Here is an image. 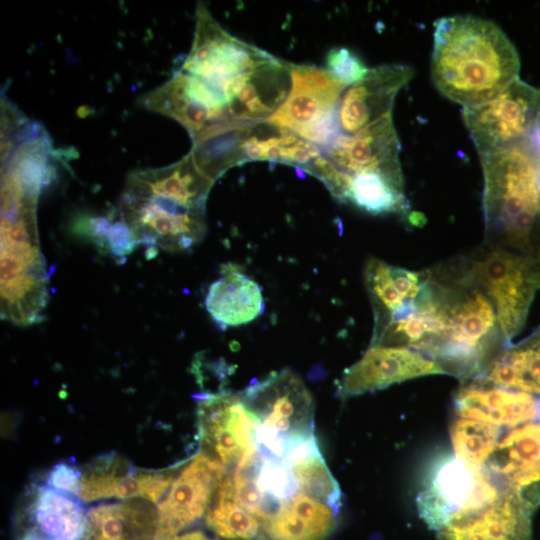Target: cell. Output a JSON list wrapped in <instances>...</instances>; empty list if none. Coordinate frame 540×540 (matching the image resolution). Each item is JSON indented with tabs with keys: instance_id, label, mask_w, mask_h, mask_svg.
Here are the masks:
<instances>
[{
	"instance_id": "cell-25",
	"label": "cell",
	"mask_w": 540,
	"mask_h": 540,
	"mask_svg": "<svg viewBox=\"0 0 540 540\" xmlns=\"http://www.w3.org/2000/svg\"><path fill=\"white\" fill-rule=\"evenodd\" d=\"M338 508L299 492L263 525L268 540H325L335 529Z\"/></svg>"
},
{
	"instance_id": "cell-30",
	"label": "cell",
	"mask_w": 540,
	"mask_h": 540,
	"mask_svg": "<svg viewBox=\"0 0 540 540\" xmlns=\"http://www.w3.org/2000/svg\"><path fill=\"white\" fill-rule=\"evenodd\" d=\"M205 523L215 534L229 540H252L258 535L261 524L238 504L233 480L226 475L212 495Z\"/></svg>"
},
{
	"instance_id": "cell-24",
	"label": "cell",
	"mask_w": 540,
	"mask_h": 540,
	"mask_svg": "<svg viewBox=\"0 0 540 540\" xmlns=\"http://www.w3.org/2000/svg\"><path fill=\"white\" fill-rule=\"evenodd\" d=\"M82 540H155L159 515L146 500H126L87 509Z\"/></svg>"
},
{
	"instance_id": "cell-3",
	"label": "cell",
	"mask_w": 540,
	"mask_h": 540,
	"mask_svg": "<svg viewBox=\"0 0 540 540\" xmlns=\"http://www.w3.org/2000/svg\"><path fill=\"white\" fill-rule=\"evenodd\" d=\"M479 156L483 243L540 258V186L526 142Z\"/></svg>"
},
{
	"instance_id": "cell-2",
	"label": "cell",
	"mask_w": 540,
	"mask_h": 540,
	"mask_svg": "<svg viewBox=\"0 0 540 540\" xmlns=\"http://www.w3.org/2000/svg\"><path fill=\"white\" fill-rule=\"evenodd\" d=\"M438 285L445 325L432 359L445 374L463 381L480 376L509 345L488 296L468 277L459 257L428 270Z\"/></svg>"
},
{
	"instance_id": "cell-38",
	"label": "cell",
	"mask_w": 540,
	"mask_h": 540,
	"mask_svg": "<svg viewBox=\"0 0 540 540\" xmlns=\"http://www.w3.org/2000/svg\"><path fill=\"white\" fill-rule=\"evenodd\" d=\"M526 144L534 160L540 186V113L528 135Z\"/></svg>"
},
{
	"instance_id": "cell-27",
	"label": "cell",
	"mask_w": 540,
	"mask_h": 540,
	"mask_svg": "<svg viewBox=\"0 0 540 540\" xmlns=\"http://www.w3.org/2000/svg\"><path fill=\"white\" fill-rule=\"evenodd\" d=\"M251 125L252 122H220L193 137L189 153L199 171L214 182L228 169L245 163L244 144Z\"/></svg>"
},
{
	"instance_id": "cell-18",
	"label": "cell",
	"mask_w": 540,
	"mask_h": 540,
	"mask_svg": "<svg viewBox=\"0 0 540 540\" xmlns=\"http://www.w3.org/2000/svg\"><path fill=\"white\" fill-rule=\"evenodd\" d=\"M485 468L535 511L540 505V419L509 429Z\"/></svg>"
},
{
	"instance_id": "cell-23",
	"label": "cell",
	"mask_w": 540,
	"mask_h": 540,
	"mask_svg": "<svg viewBox=\"0 0 540 540\" xmlns=\"http://www.w3.org/2000/svg\"><path fill=\"white\" fill-rule=\"evenodd\" d=\"M205 307L222 328L240 326L263 313L264 300L260 286L237 265L221 267V277L209 287Z\"/></svg>"
},
{
	"instance_id": "cell-35",
	"label": "cell",
	"mask_w": 540,
	"mask_h": 540,
	"mask_svg": "<svg viewBox=\"0 0 540 540\" xmlns=\"http://www.w3.org/2000/svg\"><path fill=\"white\" fill-rule=\"evenodd\" d=\"M81 476L82 469L75 462L64 460L51 467L43 485L78 496Z\"/></svg>"
},
{
	"instance_id": "cell-5",
	"label": "cell",
	"mask_w": 540,
	"mask_h": 540,
	"mask_svg": "<svg viewBox=\"0 0 540 540\" xmlns=\"http://www.w3.org/2000/svg\"><path fill=\"white\" fill-rule=\"evenodd\" d=\"M468 277L492 302L508 344L524 327L540 290V258L483 243L459 257Z\"/></svg>"
},
{
	"instance_id": "cell-9",
	"label": "cell",
	"mask_w": 540,
	"mask_h": 540,
	"mask_svg": "<svg viewBox=\"0 0 540 540\" xmlns=\"http://www.w3.org/2000/svg\"><path fill=\"white\" fill-rule=\"evenodd\" d=\"M496 478L485 468L471 466L456 455L440 459L416 502L424 522L439 529L453 515L493 498L501 489Z\"/></svg>"
},
{
	"instance_id": "cell-31",
	"label": "cell",
	"mask_w": 540,
	"mask_h": 540,
	"mask_svg": "<svg viewBox=\"0 0 540 540\" xmlns=\"http://www.w3.org/2000/svg\"><path fill=\"white\" fill-rule=\"evenodd\" d=\"M350 177L346 203H352L373 215L392 213L409 215L404 184L375 172Z\"/></svg>"
},
{
	"instance_id": "cell-7",
	"label": "cell",
	"mask_w": 540,
	"mask_h": 540,
	"mask_svg": "<svg viewBox=\"0 0 540 540\" xmlns=\"http://www.w3.org/2000/svg\"><path fill=\"white\" fill-rule=\"evenodd\" d=\"M540 113V90L514 79L491 100L463 108L462 117L479 155L526 142Z\"/></svg>"
},
{
	"instance_id": "cell-1",
	"label": "cell",
	"mask_w": 540,
	"mask_h": 540,
	"mask_svg": "<svg viewBox=\"0 0 540 540\" xmlns=\"http://www.w3.org/2000/svg\"><path fill=\"white\" fill-rule=\"evenodd\" d=\"M518 52L501 28L473 15L435 22L431 76L437 89L466 107L487 102L518 78Z\"/></svg>"
},
{
	"instance_id": "cell-29",
	"label": "cell",
	"mask_w": 540,
	"mask_h": 540,
	"mask_svg": "<svg viewBox=\"0 0 540 540\" xmlns=\"http://www.w3.org/2000/svg\"><path fill=\"white\" fill-rule=\"evenodd\" d=\"M476 378L540 397V328L504 347Z\"/></svg>"
},
{
	"instance_id": "cell-37",
	"label": "cell",
	"mask_w": 540,
	"mask_h": 540,
	"mask_svg": "<svg viewBox=\"0 0 540 540\" xmlns=\"http://www.w3.org/2000/svg\"><path fill=\"white\" fill-rule=\"evenodd\" d=\"M111 223L107 217H81L72 227L76 236L91 242L103 253L107 234Z\"/></svg>"
},
{
	"instance_id": "cell-8",
	"label": "cell",
	"mask_w": 540,
	"mask_h": 540,
	"mask_svg": "<svg viewBox=\"0 0 540 540\" xmlns=\"http://www.w3.org/2000/svg\"><path fill=\"white\" fill-rule=\"evenodd\" d=\"M196 17L193 45L181 71L204 81L222 99L223 90L231 81L274 57L230 35L205 4H198Z\"/></svg>"
},
{
	"instance_id": "cell-17",
	"label": "cell",
	"mask_w": 540,
	"mask_h": 540,
	"mask_svg": "<svg viewBox=\"0 0 540 540\" xmlns=\"http://www.w3.org/2000/svg\"><path fill=\"white\" fill-rule=\"evenodd\" d=\"M292 88L290 63L273 57L231 81L222 97L229 121L257 122L272 116Z\"/></svg>"
},
{
	"instance_id": "cell-34",
	"label": "cell",
	"mask_w": 540,
	"mask_h": 540,
	"mask_svg": "<svg viewBox=\"0 0 540 540\" xmlns=\"http://www.w3.org/2000/svg\"><path fill=\"white\" fill-rule=\"evenodd\" d=\"M326 66L327 70L348 86L363 79L369 71L357 55L344 47L333 48L328 52Z\"/></svg>"
},
{
	"instance_id": "cell-11",
	"label": "cell",
	"mask_w": 540,
	"mask_h": 540,
	"mask_svg": "<svg viewBox=\"0 0 540 540\" xmlns=\"http://www.w3.org/2000/svg\"><path fill=\"white\" fill-rule=\"evenodd\" d=\"M534 510L503 487L493 498L453 515L438 540H530Z\"/></svg>"
},
{
	"instance_id": "cell-6",
	"label": "cell",
	"mask_w": 540,
	"mask_h": 540,
	"mask_svg": "<svg viewBox=\"0 0 540 540\" xmlns=\"http://www.w3.org/2000/svg\"><path fill=\"white\" fill-rule=\"evenodd\" d=\"M240 396L258 419L257 443L314 436L312 396L303 381L289 369L271 373Z\"/></svg>"
},
{
	"instance_id": "cell-32",
	"label": "cell",
	"mask_w": 540,
	"mask_h": 540,
	"mask_svg": "<svg viewBox=\"0 0 540 540\" xmlns=\"http://www.w3.org/2000/svg\"><path fill=\"white\" fill-rule=\"evenodd\" d=\"M502 433L496 425L455 415L450 425L454 455L471 466L485 467Z\"/></svg>"
},
{
	"instance_id": "cell-14",
	"label": "cell",
	"mask_w": 540,
	"mask_h": 540,
	"mask_svg": "<svg viewBox=\"0 0 540 540\" xmlns=\"http://www.w3.org/2000/svg\"><path fill=\"white\" fill-rule=\"evenodd\" d=\"M119 210L120 218L131 228L138 244L147 247V252L188 250L206 232L205 215L173 214L146 199L124 193Z\"/></svg>"
},
{
	"instance_id": "cell-21",
	"label": "cell",
	"mask_w": 540,
	"mask_h": 540,
	"mask_svg": "<svg viewBox=\"0 0 540 540\" xmlns=\"http://www.w3.org/2000/svg\"><path fill=\"white\" fill-rule=\"evenodd\" d=\"M459 417L511 429L540 419V397L475 378L464 381L455 399Z\"/></svg>"
},
{
	"instance_id": "cell-28",
	"label": "cell",
	"mask_w": 540,
	"mask_h": 540,
	"mask_svg": "<svg viewBox=\"0 0 540 540\" xmlns=\"http://www.w3.org/2000/svg\"><path fill=\"white\" fill-rule=\"evenodd\" d=\"M426 282V270L411 271L376 258L370 259L365 268V285L373 307L374 322L385 319L417 299Z\"/></svg>"
},
{
	"instance_id": "cell-40",
	"label": "cell",
	"mask_w": 540,
	"mask_h": 540,
	"mask_svg": "<svg viewBox=\"0 0 540 540\" xmlns=\"http://www.w3.org/2000/svg\"><path fill=\"white\" fill-rule=\"evenodd\" d=\"M18 540H52V539L46 537L45 535L40 533L38 530H36L34 528H30V529L24 531L20 535Z\"/></svg>"
},
{
	"instance_id": "cell-15",
	"label": "cell",
	"mask_w": 540,
	"mask_h": 540,
	"mask_svg": "<svg viewBox=\"0 0 540 540\" xmlns=\"http://www.w3.org/2000/svg\"><path fill=\"white\" fill-rule=\"evenodd\" d=\"M432 374L445 373L438 363L419 351L370 345L361 359L344 372L338 391L347 398Z\"/></svg>"
},
{
	"instance_id": "cell-36",
	"label": "cell",
	"mask_w": 540,
	"mask_h": 540,
	"mask_svg": "<svg viewBox=\"0 0 540 540\" xmlns=\"http://www.w3.org/2000/svg\"><path fill=\"white\" fill-rule=\"evenodd\" d=\"M137 245L138 241L131 228L120 218L109 229L103 253H108L117 260H124Z\"/></svg>"
},
{
	"instance_id": "cell-39",
	"label": "cell",
	"mask_w": 540,
	"mask_h": 540,
	"mask_svg": "<svg viewBox=\"0 0 540 540\" xmlns=\"http://www.w3.org/2000/svg\"><path fill=\"white\" fill-rule=\"evenodd\" d=\"M167 540H217L207 536L204 532L200 530H194L187 533H184L179 536H173Z\"/></svg>"
},
{
	"instance_id": "cell-26",
	"label": "cell",
	"mask_w": 540,
	"mask_h": 540,
	"mask_svg": "<svg viewBox=\"0 0 540 540\" xmlns=\"http://www.w3.org/2000/svg\"><path fill=\"white\" fill-rule=\"evenodd\" d=\"M35 487L28 507L33 528L52 540H82L87 529V511L82 500L43 484Z\"/></svg>"
},
{
	"instance_id": "cell-12",
	"label": "cell",
	"mask_w": 540,
	"mask_h": 540,
	"mask_svg": "<svg viewBox=\"0 0 540 540\" xmlns=\"http://www.w3.org/2000/svg\"><path fill=\"white\" fill-rule=\"evenodd\" d=\"M322 153L349 176L375 172L404 184L392 112L357 133H341Z\"/></svg>"
},
{
	"instance_id": "cell-16",
	"label": "cell",
	"mask_w": 540,
	"mask_h": 540,
	"mask_svg": "<svg viewBox=\"0 0 540 540\" xmlns=\"http://www.w3.org/2000/svg\"><path fill=\"white\" fill-rule=\"evenodd\" d=\"M141 103L150 111L175 119L191 138L208 126L229 121L223 99L204 81L181 70L144 95Z\"/></svg>"
},
{
	"instance_id": "cell-33",
	"label": "cell",
	"mask_w": 540,
	"mask_h": 540,
	"mask_svg": "<svg viewBox=\"0 0 540 540\" xmlns=\"http://www.w3.org/2000/svg\"><path fill=\"white\" fill-rule=\"evenodd\" d=\"M134 469L129 460L116 452L101 454L82 469L78 497L84 502L113 497L119 481Z\"/></svg>"
},
{
	"instance_id": "cell-19",
	"label": "cell",
	"mask_w": 540,
	"mask_h": 540,
	"mask_svg": "<svg viewBox=\"0 0 540 540\" xmlns=\"http://www.w3.org/2000/svg\"><path fill=\"white\" fill-rule=\"evenodd\" d=\"M411 67L385 64L372 69L344 91L337 110L340 130L347 135L361 131L388 113L400 89L413 77Z\"/></svg>"
},
{
	"instance_id": "cell-4",
	"label": "cell",
	"mask_w": 540,
	"mask_h": 540,
	"mask_svg": "<svg viewBox=\"0 0 540 540\" xmlns=\"http://www.w3.org/2000/svg\"><path fill=\"white\" fill-rule=\"evenodd\" d=\"M48 302V276L40 250L36 206L1 209V316L15 325L41 322Z\"/></svg>"
},
{
	"instance_id": "cell-20",
	"label": "cell",
	"mask_w": 540,
	"mask_h": 540,
	"mask_svg": "<svg viewBox=\"0 0 540 540\" xmlns=\"http://www.w3.org/2000/svg\"><path fill=\"white\" fill-rule=\"evenodd\" d=\"M292 88L283 105L266 120L294 132L337 110L348 87L329 70L290 63Z\"/></svg>"
},
{
	"instance_id": "cell-10",
	"label": "cell",
	"mask_w": 540,
	"mask_h": 540,
	"mask_svg": "<svg viewBox=\"0 0 540 540\" xmlns=\"http://www.w3.org/2000/svg\"><path fill=\"white\" fill-rule=\"evenodd\" d=\"M198 428L205 449L222 464H246L258 449V419L240 395H205L198 403Z\"/></svg>"
},
{
	"instance_id": "cell-13",
	"label": "cell",
	"mask_w": 540,
	"mask_h": 540,
	"mask_svg": "<svg viewBox=\"0 0 540 540\" xmlns=\"http://www.w3.org/2000/svg\"><path fill=\"white\" fill-rule=\"evenodd\" d=\"M225 467L208 455H198L173 481L158 504V529L155 540H167L199 520L212 495L226 475Z\"/></svg>"
},
{
	"instance_id": "cell-22",
	"label": "cell",
	"mask_w": 540,
	"mask_h": 540,
	"mask_svg": "<svg viewBox=\"0 0 540 540\" xmlns=\"http://www.w3.org/2000/svg\"><path fill=\"white\" fill-rule=\"evenodd\" d=\"M212 184L213 182L199 171L188 153L169 166L130 173L124 191L169 199L193 211L205 213V204Z\"/></svg>"
}]
</instances>
